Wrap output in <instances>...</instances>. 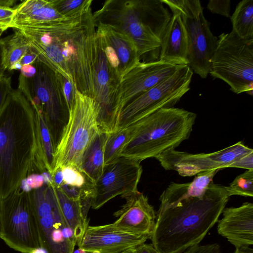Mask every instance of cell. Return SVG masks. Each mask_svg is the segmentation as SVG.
Instances as JSON below:
<instances>
[{
  "label": "cell",
  "instance_id": "6da1fadb",
  "mask_svg": "<svg viewBox=\"0 0 253 253\" xmlns=\"http://www.w3.org/2000/svg\"><path fill=\"white\" fill-rule=\"evenodd\" d=\"M95 27L90 9L78 16L13 29L27 39L41 61L94 99Z\"/></svg>",
  "mask_w": 253,
  "mask_h": 253
},
{
  "label": "cell",
  "instance_id": "7a4b0ae2",
  "mask_svg": "<svg viewBox=\"0 0 253 253\" xmlns=\"http://www.w3.org/2000/svg\"><path fill=\"white\" fill-rule=\"evenodd\" d=\"M46 171L37 114L23 93L12 89L0 111V200L29 175Z\"/></svg>",
  "mask_w": 253,
  "mask_h": 253
},
{
  "label": "cell",
  "instance_id": "3957f363",
  "mask_svg": "<svg viewBox=\"0 0 253 253\" xmlns=\"http://www.w3.org/2000/svg\"><path fill=\"white\" fill-rule=\"evenodd\" d=\"M226 186L210 185L205 194L158 211L150 239L159 253H182L199 245L217 222L229 200Z\"/></svg>",
  "mask_w": 253,
  "mask_h": 253
},
{
  "label": "cell",
  "instance_id": "277c9868",
  "mask_svg": "<svg viewBox=\"0 0 253 253\" xmlns=\"http://www.w3.org/2000/svg\"><path fill=\"white\" fill-rule=\"evenodd\" d=\"M172 14L161 0H108L93 13L95 24L114 26L134 42L140 59L159 60L162 41Z\"/></svg>",
  "mask_w": 253,
  "mask_h": 253
},
{
  "label": "cell",
  "instance_id": "5b68a950",
  "mask_svg": "<svg viewBox=\"0 0 253 253\" xmlns=\"http://www.w3.org/2000/svg\"><path fill=\"white\" fill-rule=\"evenodd\" d=\"M197 115L182 108H162L134 122L135 133L121 156L141 162L175 149L190 135Z\"/></svg>",
  "mask_w": 253,
  "mask_h": 253
},
{
  "label": "cell",
  "instance_id": "8992f818",
  "mask_svg": "<svg viewBox=\"0 0 253 253\" xmlns=\"http://www.w3.org/2000/svg\"><path fill=\"white\" fill-rule=\"evenodd\" d=\"M99 112L93 98L76 90L74 104L55 150L52 173L67 166L79 169L85 152L100 131Z\"/></svg>",
  "mask_w": 253,
  "mask_h": 253
},
{
  "label": "cell",
  "instance_id": "52a82bcc",
  "mask_svg": "<svg viewBox=\"0 0 253 253\" xmlns=\"http://www.w3.org/2000/svg\"><path fill=\"white\" fill-rule=\"evenodd\" d=\"M36 73L32 77L19 75L18 89L34 109L42 115L55 149L69 118L58 74L43 62L36 63Z\"/></svg>",
  "mask_w": 253,
  "mask_h": 253
},
{
  "label": "cell",
  "instance_id": "ba28073f",
  "mask_svg": "<svg viewBox=\"0 0 253 253\" xmlns=\"http://www.w3.org/2000/svg\"><path fill=\"white\" fill-rule=\"evenodd\" d=\"M210 73L222 80L234 93L253 94V39H244L233 31L222 33L211 60Z\"/></svg>",
  "mask_w": 253,
  "mask_h": 253
},
{
  "label": "cell",
  "instance_id": "9c48e42d",
  "mask_svg": "<svg viewBox=\"0 0 253 253\" xmlns=\"http://www.w3.org/2000/svg\"><path fill=\"white\" fill-rule=\"evenodd\" d=\"M0 236L10 248L32 253L42 248L38 220L30 192L19 186L0 200Z\"/></svg>",
  "mask_w": 253,
  "mask_h": 253
},
{
  "label": "cell",
  "instance_id": "30bf717a",
  "mask_svg": "<svg viewBox=\"0 0 253 253\" xmlns=\"http://www.w3.org/2000/svg\"><path fill=\"white\" fill-rule=\"evenodd\" d=\"M172 11L180 13L188 41V65L193 73L206 79L211 70V60L218 38L203 14L199 0H161Z\"/></svg>",
  "mask_w": 253,
  "mask_h": 253
},
{
  "label": "cell",
  "instance_id": "8fae6325",
  "mask_svg": "<svg viewBox=\"0 0 253 253\" xmlns=\"http://www.w3.org/2000/svg\"><path fill=\"white\" fill-rule=\"evenodd\" d=\"M193 74L188 65H183L171 76L131 100L120 112L115 130L160 109L174 107L189 90Z\"/></svg>",
  "mask_w": 253,
  "mask_h": 253
},
{
  "label": "cell",
  "instance_id": "7c38bea8",
  "mask_svg": "<svg viewBox=\"0 0 253 253\" xmlns=\"http://www.w3.org/2000/svg\"><path fill=\"white\" fill-rule=\"evenodd\" d=\"M47 253H74L77 240L61 211L53 183L30 191Z\"/></svg>",
  "mask_w": 253,
  "mask_h": 253
},
{
  "label": "cell",
  "instance_id": "4fadbf2b",
  "mask_svg": "<svg viewBox=\"0 0 253 253\" xmlns=\"http://www.w3.org/2000/svg\"><path fill=\"white\" fill-rule=\"evenodd\" d=\"M252 152V148L239 141L210 153L190 154L172 149L155 158L165 169L175 170L182 176L189 177L200 172L230 168L233 163Z\"/></svg>",
  "mask_w": 253,
  "mask_h": 253
},
{
  "label": "cell",
  "instance_id": "5bb4252c",
  "mask_svg": "<svg viewBox=\"0 0 253 253\" xmlns=\"http://www.w3.org/2000/svg\"><path fill=\"white\" fill-rule=\"evenodd\" d=\"M142 170L140 162L123 157L105 166L93 184L91 208L97 210L117 196L137 190Z\"/></svg>",
  "mask_w": 253,
  "mask_h": 253
},
{
  "label": "cell",
  "instance_id": "9a60e30c",
  "mask_svg": "<svg viewBox=\"0 0 253 253\" xmlns=\"http://www.w3.org/2000/svg\"><path fill=\"white\" fill-rule=\"evenodd\" d=\"M182 65L160 60L140 62L124 77L116 87L113 111L117 120L121 109L127 103L171 76Z\"/></svg>",
  "mask_w": 253,
  "mask_h": 253
},
{
  "label": "cell",
  "instance_id": "2e32d148",
  "mask_svg": "<svg viewBox=\"0 0 253 253\" xmlns=\"http://www.w3.org/2000/svg\"><path fill=\"white\" fill-rule=\"evenodd\" d=\"M96 38L103 49L112 75L117 84L141 61L133 40L119 28L95 24Z\"/></svg>",
  "mask_w": 253,
  "mask_h": 253
},
{
  "label": "cell",
  "instance_id": "e0dca14e",
  "mask_svg": "<svg viewBox=\"0 0 253 253\" xmlns=\"http://www.w3.org/2000/svg\"><path fill=\"white\" fill-rule=\"evenodd\" d=\"M150 235L131 233L113 223L87 226L80 242L79 249L89 253H121L145 243Z\"/></svg>",
  "mask_w": 253,
  "mask_h": 253
},
{
  "label": "cell",
  "instance_id": "ac0fdd59",
  "mask_svg": "<svg viewBox=\"0 0 253 253\" xmlns=\"http://www.w3.org/2000/svg\"><path fill=\"white\" fill-rule=\"evenodd\" d=\"M121 197L126 200V203L114 212V216L118 219L113 224L128 232L151 235L156 214L147 197L138 190Z\"/></svg>",
  "mask_w": 253,
  "mask_h": 253
},
{
  "label": "cell",
  "instance_id": "d6986e66",
  "mask_svg": "<svg viewBox=\"0 0 253 253\" xmlns=\"http://www.w3.org/2000/svg\"><path fill=\"white\" fill-rule=\"evenodd\" d=\"M217 221V232L236 248H249L253 244V204L224 208Z\"/></svg>",
  "mask_w": 253,
  "mask_h": 253
},
{
  "label": "cell",
  "instance_id": "ffe728a7",
  "mask_svg": "<svg viewBox=\"0 0 253 253\" xmlns=\"http://www.w3.org/2000/svg\"><path fill=\"white\" fill-rule=\"evenodd\" d=\"M188 41L179 13L172 16L162 41L159 60L177 65H188Z\"/></svg>",
  "mask_w": 253,
  "mask_h": 253
},
{
  "label": "cell",
  "instance_id": "44dd1931",
  "mask_svg": "<svg viewBox=\"0 0 253 253\" xmlns=\"http://www.w3.org/2000/svg\"><path fill=\"white\" fill-rule=\"evenodd\" d=\"M219 169L200 172L192 181L186 183H170L161 194L158 211L173 207L182 201L203 197Z\"/></svg>",
  "mask_w": 253,
  "mask_h": 253
},
{
  "label": "cell",
  "instance_id": "7402d4cb",
  "mask_svg": "<svg viewBox=\"0 0 253 253\" xmlns=\"http://www.w3.org/2000/svg\"><path fill=\"white\" fill-rule=\"evenodd\" d=\"M11 28L34 27L65 18L52 6L50 0H26L14 7Z\"/></svg>",
  "mask_w": 253,
  "mask_h": 253
},
{
  "label": "cell",
  "instance_id": "603a6c76",
  "mask_svg": "<svg viewBox=\"0 0 253 253\" xmlns=\"http://www.w3.org/2000/svg\"><path fill=\"white\" fill-rule=\"evenodd\" d=\"M54 187L61 211L68 226L74 232L78 244L88 226L87 214L84 210L81 199H71L59 188Z\"/></svg>",
  "mask_w": 253,
  "mask_h": 253
},
{
  "label": "cell",
  "instance_id": "cb8c5ba5",
  "mask_svg": "<svg viewBox=\"0 0 253 253\" xmlns=\"http://www.w3.org/2000/svg\"><path fill=\"white\" fill-rule=\"evenodd\" d=\"M108 133L99 131L85 152L79 170L93 184L103 172L104 147Z\"/></svg>",
  "mask_w": 253,
  "mask_h": 253
},
{
  "label": "cell",
  "instance_id": "d4e9b609",
  "mask_svg": "<svg viewBox=\"0 0 253 253\" xmlns=\"http://www.w3.org/2000/svg\"><path fill=\"white\" fill-rule=\"evenodd\" d=\"M136 125L134 123L127 127L108 133L104 147L105 166L116 161L123 149L135 134Z\"/></svg>",
  "mask_w": 253,
  "mask_h": 253
},
{
  "label": "cell",
  "instance_id": "484cf974",
  "mask_svg": "<svg viewBox=\"0 0 253 253\" xmlns=\"http://www.w3.org/2000/svg\"><path fill=\"white\" fill-rule=\"evenodd\" d=\"M4 61L6 69L20 70L19 63L32 46L27 39L17 29L6 37Z\"/></svg>",
  "mask_w": 253,
  "mask_h": 253
},
{
  "label": "cell",
  "instance_id": "4316f807",
  "mask_svg": "<svg viewBox=\"0 0 253 253\" xmlns=\"http://www.w3.org/2000/svg\"><path fill=\"white\" fill-rule=\"evenodd\" d=\"M233 31L244 39H253V0L239 2L230 16Z\"/></svg>",
  "mask_w": 253,
  "mask_h": 253
},
{
  "label": "cell",
  "instance_id": "83f0119b",
  "mask_svg": "<svg viewBox=\"0 0 253 253\" xmlns=\"http://www.w3.org/2000/svg\"><path fill=\"white\" fill-rule=\"evenodd\" d=\"M53 7L66 18L78 16L90 9L91 0H50Z\"/></svg>",
  "mask_w": 253,
  "mask_h": 253
},
{
  "label": "cell",
  "instance_id": "f1b7e54d",
  "mask_svg": "<svg viewBox=\"0 0 253 253\" xmlns=\"http://www.w3.org/2000/svg\"><path fill=\"white\" fill-rule=\"evenodd\" d=\"M230 196L239 195L252 197L253 196V169L246 170L236 176L234 180L226 186Z\"/></svg>",
  "mask_w": 253,
  "mask_h": 253
},
{
  "label": "cell",
  "instance_id": "f546056e",
  "mask_svg": "<svg viewBox=\"0 0 253 253\" xmlns=\"http://www.w3.org/2000/svg\"><path fill=\"white\" fill-rule=\"evenodd\" d=\"M60 168H61L63 175V183L62 184H65L80 189H83L93 185V183L88 180L77 168L70 166Z\"/></svg>",
  "mask_w": 253,
  "mask_h": 253
},
{
  "label": "cell",
  "instance_id": "4dcf8cb0",
  "mask_svg": "<svg viewBox=\"0 0 253 253\" xmlns=\"http://www.w3.org/2000/svg\"><path fill=\"white\" fill-rule=\"evenodd\" d=\"M58 77L63 96L69 111L74 104L77 89L74 84L67 78L59 74H58Z\"/></svg>",
  "mask_w": 253,
  "mask_h": 253
},
{
  "label": "cell",
  "instance_id": "1f68e13d",
  "mask_svg": "<svg viewBox=\"0 0 253 253\" xmlns=\"http://www.w3.org/2000/svg\"><path fill=\"white\" fill-rule=\"evenodd\" d=\"M45 184V177L43 172L29 175L22 180L19 186L23 191L29 192L41 187Z\"/></svg>",
  "mask_w": 253,
  "mask_h": 253
},
{
  "label": "cell",
  "instance_id": "d6a6232c",
  "mask_svg": "<svg viewBox=\"0 0 253 253\" xmlns=\"http://www.w3.org/2000/svg\"><path fill=\"white\" fill-rule=\"evenodd\" d=\"M207 8L213 13L230 17L231 1L230 0H210L207 4Z\"/></svg>",
  "mask_w": 253,
  "mask_h": 253
},
{
  "label": "cell",
  "instance_id": "836d02e7",
  "mask_svg": "<svg viewBox=\"0 0 253 253\" xmlns=\"http://www.w3.org/2000/svg\"><path fill=\"white\" fill-rule=\"evenodd\" d=\"M14 12V7L0 5V26L12 28Z\"/></svg>",
  "mask_w": 253,
  "mask_h": 253
},
{
  "label": "cell",
  "instance_id": "e575fe53",
  "mask_svg": "<svg viewBox=\"0 0 253 253\" xmlns=\"http://www.w3.org/2000/svg\"><path fill=\"white\" fill-rule=\"evenodd\" d=\"M12 89L10 77L4 76L0 79V111Z\"/></svg>",
  "mask_w": 253,
  "mask_h": 253
},
{
  "label": "cell",
  "instance_id": "d590c367",
  "mask_svg": "<svg viewBox=\"0 0 253 253\" xmlns=\"http://www.w3.org/2000/svg\"><path fill=\"white\" fill-rule=\"evenodd\" d=\"M230 168H241L246 170L253 169V152L240 158L233 163Z\"/></svg>",
  "mask_w": 253,
  "mask_h": 253
},
{
  "label": "cell",
  "instance_id": "8d00e7d4",
  "mask_svg": "<svg viewBox=\"0 0 253 253\" xmlns=\"http://www.w3.org/2000/svg\"><path fill=\"white\" fill-rule=\"evenodd\" d=\"M6 38H0V79L4 76L6 70L4 61L5 46Z\"/></svg>",
  "mask_w": 253,
  "mask_h": 253
},
{
  "label": "cell",
  "instance_id": "74e56055",
  "mask_svg": "<svg viewBox=\"0 0 253 253\" xmlns=\"http://www.w3.org/2000/svg\"><path fill=\"white\" fill-rule=\"evenodd\" d=\"M36 63L23 66L20 70L19 75L25 78L33 77L37 71Z\"/></svg>",
  "mask_w": 253,
  "mask_h": 253
},
{
  "label": "cell",
  "instance_id": "f35d334b",
  "mask_svg": "<svg viewBox=\"0 0 253 253\" xmlns=\"http://www.w3.org/2000/svg\"><path fill=\"white\" fill-rule=\"evenodd\" d=\"M134 253H159L152 244H143L134 249Z\"/></svg>",
  "mask_w": 253,
  "mask_h": 253
},
{
  "label": "cell",
  "instance_id": "ab89813d",
  "mask_svg": "<svg viewBox=\"0 0 253 253\" xmlns=\"http://www.w3.org/2000/svg\"><path fill=\"white\" fill-rule=\"evenodd\" d=\"M234 253H253V251L252 249L246 248V249H238L236 248V250Z\"/></svg>",
  "mask_w": 253,
  "mask_h": 253
},
{
  "label": "cell",
  "instance_id": "60d3db41",
  "mask_svg": "<svg viewBox=\"0 0 253 253\" xmlns=\"http://www.w3.org/2000/svg\"><path fill=\"white\" fill-rule=\"evenodd\" d=\"M7 29L6 28L0 26V36Z\"/></svg>",
  "mask_w": 253,
  "mask_h": 253
},
{
  "label": "cell",
  "instance_id": "b9f144b4",
  "mask_svg": "<svg viewBox=\"0 0 253 253\" xmlns=\"http://www.w3.org/2000/svg\"><path fill=\"white\" fill-rule=\"evenodd\" d=\"M131 249V250H128L124 251V252H122L121 253H134V249Z\"/></svg>",
  "mask_w": 253,
  "mask_h": 253
},
{
  "label": "cell",
  "instance_id": "7bdbcfd3",
  "mask_svg": "<svg viewBox=\"0 0 253 253\" xmlns=\"http://www.w3.org/2000/svg\"></svg>",
  "mask_w": 253,
  "mask_h": 253
}]
</instances>
